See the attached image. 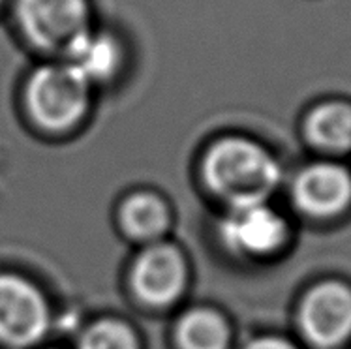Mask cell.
Returning <instances> with one entry per match:
<instances>
[{
  "label": "cell",
  "mask_w": 351,
  "mask_h": 349,
  "mask_svg": "<svg viewBox=\"0 0 351 349\" xmlns=\"http://www.w3.org/2000/svg\"><path fill=\"white\" fill-rule=\"evenodd\" d=\"M208 190L233 205L263 203L280 180V167L261 145L243 137H223L203 158Z\"/></svg>",
  "instance_id": "1"
},
{
  "label": "cell",
  "mask_w": 351,
  "mask_h": 349,
  "mask_svg": "<svg viewBox=\"0 0 351 349\" xmlns=\"http://www.w3.org/2000/svg\"><path fill=\"white\" fill-rule=\"evenodd\" d=\"M25 104L38 126L49 132H66L85 119L90 85L66 62L40 66L27 81Z\"/></svg>",
  "instance_id": "2"
},
{
  "label": "cell",
  "mask_w": 351,
  "mask_h": 349,
  "mask_svg": "<svg viewBox=\"0 0 351 349\" xmlns=\"http://www.w3.org/2000/svg\"><path fill=\"white\" fill-rule=\"evenodd\" d=\"M15 17L27 40L43 51L66 53L90 29L86 0H15Z\"/></svg>",
  "instance_id": "3"
},
{
  "label": "cell",
  "mask_w": 351,
  "mask_h": 349,
  "mask_svg": "<svg viewBox=\"0 0 351 349\" xmlns=\"http://www.w3.org/2000/svg\"><path fill=\"white\" fill-rule=\"evenodd\" d=\"M49 325V304L36 285L17 274H0V344L30 348Z\"/></svg>",
  "instance_id": "4"
},
{
  "label": "cell",
  "mask_w": 351,
  "mask_h": 349,
  "mask_svg": "<svg viewBox=\"0 0 351 349\" xmlns=\"http://www.w3.org/2000/svg\"><path fill=\"white\" fill-rule=\"evenodd\" d=\"M130 282L134 293L145 304L156 308L169 306L186 289V259L177 246L154 243L136 257Z\"/></svg>",
  "instance_id": "5"
},
{
  "label": "cell",
  "mask_w": 351,
  "mask_h": 349,
  "mask_svg": "<svg viewBox=\"0 0 351 349\" xmlns=\"http://www.w3.org/2000/svg\"><path fill=\"white\" fill-rule=\"evenodd\" d=\"M222 241L237 254L265 256L286 239V224L263 203L233 205L220 228Z\"/></svg>",
  "instance_id": "6"
},
{
  "label": "cell",
  "mask_w": 351,
  "mask_h": 349,
  "mask_svg": "<svg viewBox=\"0 0 351 349\" xmlns=\"http://www.w3.org/2000/svg\"><path fill=\"white\" fill-rule=\"evenodd\" d=\"M304 335L317 346H335L351 333V291L340 284H323L310 293L301 310Z\"/></svg>",
  "instance_id": "7"
},
{
  "label": "cell",
  "mask_w": 351,
  "mask_h": 349,
  "mask_svg": "<svg viewBox=\"0 0 351 349\" xmlns=\"http://www.w3.org/2000/svg\"><path fill=\"white\" fill-rule=\"evenodd\" d=\"M295 200L302 210L315 216L340 213L351 200V177L338 165L308 167L295 182Z\"/></svg>",
  "instance_id": "8"
},
{
  "label": "cell",
  "mask_w": 351,
  "mask_h": 349,
  "mask_svg": "<svg viewBox=\"0 0 351 349\" xmlns=\"http://www.w3.org/2000/svg\"><path fill=\"white\" fill-rule=\"evenodd\" d=\"M64 55L66 64L90 86L108 81L121 64V47L115 38L90 29L79 36Z\"/></svg>",
  "instance_id": "9"
},
{
  "label": "cell",
  "mask_w": 351,
  "mask_h": 349,
  "mask_svg": "<svg viewBox=\"0 0 351 349\" xmlns=\"http://www.w3.org/2000/svg\"><path fill=\"white\" fill-rule=\"evenodd\" d=\"M121 226L132 239L156 241L169 228V208L154 193H134L121 205Z\"/></svg>",
  "instance_id": "10"
},
{
  "label": "cell",
  "mask_w": 351,
  "mask_h": 349,
  "mask_svg": "<svg viewBox=\"0 0 351 349\" xmlns=\"http://www.w3.org/2000/svg\"><path fill=\"white\" fill-rule=\"evenodd\" d=\"M180 349H228L230 327L210 308H194L182 315L175 328Z\"/></svg>",
  "instance_id": "11"
},
{
  "label": "cell",
  "mask_w": 351,
  "mask_h": 349,
  "mask_svg": "<svg viewBox=\"0 0 351 349\" xmlns=\"http://www.w3.org/2000/svg\"><path fill=\"white\" fill-rule=\"evenodd\" d=\"M310 139L323 149L346 150L351 149V106L327 104L310 115Z\"/></svg>",
  "instance_id": "12"
},
{
  "label": "cell",
  "mask_w": 351,
  "mask_h": 349,
  "mask_svg": "<svg viewBox=\"0 0 351 349\" xmlns=\"http://www.w3.org/2000/svg\"><path fill=\"white\" fill-rule=\"evenodd\" d=\"M77 349H139V340L124 321L100 320L86 327Z\"/></svg>",
  "instance_id": "13"
},
{
  "label": "cell",
  "mask_w": 351,
  "mask_h": 349,
  "mask_svg": "<svg viewBox=\"0 0 351 349\" xmlns=\"http://www.w3.org/2000/svg\"><path fill=\"white\" fill-rule=\"evenodd\" d=\"M244 349H293L284 340H278V338H258L250 342Z\"/></svg>",
  "instance_id": "14"
},
{
  "label": "cell",
  "mask_w": 351,
  "mask_h": 349,
  "mask_svg": "<svg viewBox=\"0 0 351 349\" xmlns=\"http://www.w3.org/2000/svg\"><path fill=\"white\" fill-rule=\"evenodd\" d=\"M4 2H6V0H0V8L4 6Z\"/></svg>",
  "instance_id": "15"
}]
</instances>
